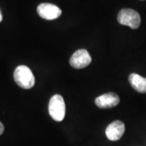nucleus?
<instances>
[{
  "mask_svg": "<svg viewBox=\"0 0 146 146\" xmlns=\"http://www.w3.org/2000/svg\"><path fill=\"white\" fill-rule=\"evenodd\" d=\"M14 80L16 83L24 89H29L34 86L35 77L30 68L25 65H21L14 72Z\"/></svg>",
  "mask_w": 146,
  "mask_h": 146,
  "instance_id": "f257e3e1",
  "label": "nucleus"
},
{
  "mask_svg": "<svg viewBox=\"0 0 146 146\" xmlns=\"http://www.w3.org/2000/svg\"><path fill=\"white\" fill-rule=\"evenodd\" d=\"M49 114L53 119L61 122L65 117L66 106L63 97L59 94H55L50 98L48 106Z\"/></svg>",
  "mask_w": 146,
  "mask_h": 146,
  "instance_id": "f03ea898",
  "label": "nucleus"
},
{
  "mask_svg": "<svg viewBox=\"0 0 146 146\" xmlns=\"http://www.w3.org/2000/svg\"><path fill=\"white\" fill-rule=\"evenodd\" d=\"M117 19L120 25L129 26L132 29H136L141 25V20L140 14L133 9H122L118 14Z\"/></svg>",
  "mask_w": 146,
  "mask_h": 146,
  "instance_id": "7ed1b4c3",
  "label": "nucleus"
},
{
  "mask_svg": "<svg viewBox=\"0 0 146 146\" xmlns=\"http://www.w3.org/2000/svg\"><path fill=\"white\" fill-rule=\"evenodd\" d=\"M92 62V58L89 53L84 50L80 49L76 50L70 58V65L76 69H81L88 67Z\"/></svg>",
  "mask_w": 146,
  "mask_h": 146,
  "instance_id": "20e7f679",
  "label": "nucleus"
},
{
  "mask_svg": "<svg viewBox=\"0 0 146 146\" xmlns=\"http://www.w3.org/2000/svg\"><path fill=\"white\" fill-rule=\"evenodd\" d=\"M37 13L42 19L51 21L58 18L62 14L61 9L54 4L51 3H41L37 7Z\"/></svg>",
  "mask_w": 146,
  "mask_h": 146,
  "instance_id": "39448f33",
  "label": "nucleus"
},
{
  "mask_svg": "<svg viewBox=\"0 0 146 146\" xmlns=\"http://www.w3.org/2000/svg\"><path fill=\"white\" fill-rule=\"evenodd\" d=\"M119 103V97L115 93H107L95 99V104L100 109L113 108Z\"/></svg>",
  "mask_w": 146,
  "mask_h": 146,
  "instance_id": "423d86ee",
  "label": "nucleus"
},
{
  "mask_svg": "<svg viewBox=\"0 0 146 146\" xmlns=\"http://www.w3.org/2000/svg\"><path fill=\"white\" fill-rule=\"evenodd\" d=\"M125 131V125L120 121L116 120L110 123L106 129V136L111 141H119Z\"/></svg>",
  "mask_w": 146,
  "mask_h": 146,
  "instance_id": "0eeeda50",
  "label": "nucleus"
},
{
  "mask_svg": "<svg viewBox=\"0 0 146 146\" xmlns=\"http://www.w3.org/2000/svg\"><path fill=\"white\" fill-rule=\"evenodd\" d=\"M129 82L131 87L138 93L146 94V78L136 73H131L129 76Z\"/></svg>",
  "mask_w": 146,
  "mask_h": 146,
  "instance_id": "6e6552de",
  "label": "nucleus"
},
{
  "mask_svg": "<svg viewBox=\"0 0 146 146\" xmlns=\"http://www.w3.org/2000/svg\"><path fill=\"white\" fill-rule=\"evenodd\" d=\"M3 131H4V126L0 122V136L3 133Z\"/></svg>",
  "mask_w": 146,
  "mask_h": 146,
  "instance_id": "1a4fd4ad",
  "label": "nucleus"
},
{
  "mask_svg": "<svg viewBox=\"0 0 146 146\" xmlns=\"http://www.w3.org/2000/svg\"><path fill=\"white\" fill-rule=\"evenodd\" d=\"M3 21V16H2V13H1V11H0V22Z\"/></svg>",
  "mask_w": 146,
  "mask_h": 146,
  "instance_id": "9d476101",
  "label": "nucleus"
}]
</instances>
